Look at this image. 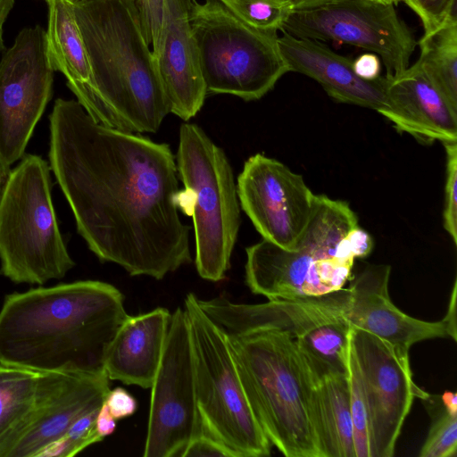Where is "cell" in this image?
Returning a JSON list of instances; mask_svg holds the SVG:
<instances>
[{
  "instance_id": "6da1fadb",
  "label": "cell",
  "mask_w": 457,
  "mask_h": 457,
  "mask_svg": "<svg viewBox=\"0 0 457 457\" xmlns=\"http://www.w3.org/2000/svg\"><path fill=\"white\" fill-rule=\"evenodd\" d=\"M50 169L101 262L162 279L192 262L170 145L96 121L76 100L50 115Z\"/></svg>"
},
{
  "instance_id": "7a4b0ae2",
  "label": "cell",
  "mask_w": 457,
  "mask_h": 457,
  "mask_svg": "<svg viewBox=\"0 0 457 457\" xmlns=\"http://www.w3.org/2000/svg\"><path fill=\"white\" fill-rule=\"evenodd\" d=\"M128 315L121 292L98 280L10 294L0 311V364L35 372H103Z\"/></svg>"
},
{
  "instance_id": "3957f363",
  "label": "cell",
  "mask_w": 457,
  "mask_h": 457,
  "mask_svg": "<svg viewBox=\"0 0 457 457\" xmlns=\"http://www.w3.org/2000/svg\"><path fill=\"white\" fill-rule=\"evenodd\" d=\"M72 7L91 87L118 129L156 132L170 109L133 0H83Z\"/></svg>"
},
{
  "instance_id": "277c9868",
  "label": "cell",
  "mask_w": 457,
  "mask_h": 457,
  "mask_svg": "<svg viewBox=\"0 0 457 457\" xmlns=\"http://www.w3.org/2000/svg\"><path fill=\"white\" fill-rule=\"evenodd\" d=\"M247 398L271 445L287 457H320L311 415L314 382L289 332L230 337Z\"/></svg>"
},
{
  "instance_id": "5b68a950",
  "label": "cell",
  "mask_w": 457,
  "mask_h": 457,
  "mask_svg": "<svg viewBox=\"0 0 457 457\" xmlns=\"http://www.w3.org/2000/svg\"><path fill=\"white\" fill-rule=\"evenodd\" d=\"M356 226L357 216L346 202L315 195L295 248L287 250L262 239L245 249L247 287L269 300L318 296L343 288L356 258L347 235Z\"/></svg>"
},
{
  "instance_id": "8992f818",
  "label": "cell",
  "mask_w": 457,
  "mask_h": 457,
  "mask_svg": "<svg viewBox=\"0 0 457 457\" xmlns=\"http://www.w3.org/2000/svg\"><path fill=\"white\" fill-rule=\"evenodd\" d=\"M176 160L184 185L182 211L193 217L196 270L205 280L220 281L241 224L232 167L222 148L194 123L179 128Z\"/></svg>"
},
{
  "instance_id": "52a82bcc",
  "label": "cell",
  "mask_w": 457,
  "mask_h": 457,
  "mask_svg": "<svg viewBox=\"0 0 457 457\" xmlns=\"http://www.w3.org/2000/svg\"><path fill=\"white\" fill-rule=\"evenodd\" d=\"M1 273L15 283L42 285L74 267L51 195L50 167L25 156L11 170L0 196Z\"/></svg>"
},
{
  "instance_id": "ba28073f",
  "label": "cell",
  "mask_w": 457,
  "mask_h": 457,
  "mask_svg": "<svg viewBox=\"0 0 457 457\" xmlns=\"http://www.w3.org/2000/svg\"><path fill=\"white\" fill-rule=\"evenodd\" d=\"M193 349L195 388L204 432L234 457H263L271 444L244 388L228 335L201 309L198 297L184 300Z\"/></svg>"
},
{
  "instance_id": "9c48e42d",
  "label": "cell",
  "mask_w": 457,
  "mask_h": 457,
  "mask_svg": "<svg viewBox=\"0 0 457 457\" xmlns=\"http://www.w3.org/2000/svg\"><path fill=\"white\" fill-rule=\"evenodd\" d=\"M189 21L207 93L257 100L289 71L278 31L248 25L220 0H193Z\"/></svg>"
},
{
  "instance_id": "30bf717a",
  "label": "cell",
  "mask_w": 457,
  "mask_h": 457,
  "mask_svg": "<svg viewBox=\"0 0 457 457\" xmlns=\"http://www.w3.org/2000/svg\"><path fill=\"white\" fill-rule=\"evenodd\" d=\"M280 31L298 38L336 41L377 54L386 78L403 73L417 41L394 4L372 0H337L294 10Z\"/></svg>"
},
{
  "instance_id": "8fae6325",
  "label": "cell",
  "mask_w": 457,
  "mask_h": 457,
  "mask_svg": "<svg viewBox=\"0 0 457 457\" xmlns=\"http://www.w3.org/2000/svg\"><path fill=\"white\" fill-rule=\"evenodd\" d=\"M144 457L181 456L204 432L198 409L191 335L187 312L171 314L159 368L151 386Z\"/></svg>"
},
{
  "instance_id": "7c38bea8",
  "label": "cell",
  "mask_w": 457,
  "mask_h": 457,
  "mask_svg": "<svg viewBox=\"0 0 457 457\" xmlns=\"http://www.w3.org/2000/svg\"><path fill=\"white\" fill-rule=\"evenodd\" d=\"M46 30L21 29L0 61V153L10 166L25 152L52 96Z\"/></svg>"
},
{
  "instance_id": "4fadbf2b",
  "label": "cell",
  "mask_w": 457,
  "mask_h": 457,
  "mask_svg": "<svg viewBox=\"0 0 457 457\" xmlns=\"http://www.w3.org/2000/svg\"><path fill=\"white\" fill-rule=\"evenodd\" d=\"M350 346L367 402L370 457H392L412 402L425 391L413 381L409 353L352 326Z\"/></svg>"
},
{
  "instance_id": "5bb4252c",
  "label": "cell",
  "mask_w": 457,
  "mask_h": 457,
  "mask_svg": "<svg viewBox=\"0 0 457 457\" xmlns=\"http://www.w3.org/2000/svg\"><path fill=\"white\" fill-rule=\"evenodd\" d=\"M237 191L240 207L262 239L287 250L296 247L315 196L302 175L259 153L245 162Z\"/></svg>"
},
{
  "instance_id": "9a60e30c",
  "label": "cell",
  "mask_w": 457,
  "mask_h": 457,
  "mask_svg": "<svg viewBox=\"0 0 457 457\" xmlns=\"http://www.w3.org/2000/svg\"><path fill=\"white\" fill-rule=\"evenodd\" d=\"M109 391L105 371L37 372L33 412L10 457H36L44 446L63 436L79 417L99 409Z\"/></svg>"
},
{
  "instance_id": "2e32d148",
  "label": "cell",
  "mask_w": 457,
  "mask_h": 457,
  "mask_svg": "<svg viewBox=\"0 0 457 457\" xmlns=\"http://www.w3.org/2000/svg\"><path fill=\"white\" fill-rule=\"evenodd\" d=\"M390 272L389 265H368L352 280L345 313L350 325L404 353L426 339L450 337L456 341L457 327L445 317L439 321L421 320L393 303L388 293Z\"/></svg>"
},
{
  "instance_id": "e0dca14e",
  "label": "cell",
  "mask_w": 457,
  "mask_h": 457,
  "mask_svg": "<svg viewBox=\"0 0 457 457\" xmlns=\"http://www.w3.org/2000/svg\"><path fill=\"white\" fill-rule=\"evenodd\" d=\"M349 288L322 295L267 303H237L225 297L200 300L201 309L228 336L237 337L262 329L289 332L294 337L323 321L345 317Z\"/></svg>"
},
{
  "instance_id": "ac0fdd59",
  "label": "cell",
  "mask_w": 457,
  "mask_h": 457,
  "mask_svg": "<svg viewBox=\"0 0 457 457\" xmlns=\"http://www.w3.org/2000/svg\"><path fill=\"white\" fill-rule=\"evenodd\" d=\"M192 1L164 0L162 31L153 51L170 112L185 121L199 112L208 94L189 21Z\"/></svg>"
},
{
  "instance_id": "d6986e66",
  "label": "cell",
  "mask_w": 457,
  "mask_h": 457,
  "mask_svg": "<svg viewBox=\"0 0 457 457\" xmlns=\"http://www.w3.org/2000/svg\"><path fill=\"white\" fill-rule=\"evenodd\" d=\"M386 106L378 112L398 131L423 144L457 141V109L417 61L394 78L385 77Z\"/></svg>"
},
{
  "instance_id": "ffe728a7",
  "label": "cell",
  "mask_w": 457,
  "mask_h": 457,
  "mask_svg": "<svg viewBox=\"0 0 457 457\" xmlns=\"http://www.w3.org/2000/svg\"><path fill=\"white\" fill-rule=\"evenodd\" d=\"M282 32L278 46L289 71L308 76L337 102L373 109L386 106L385 77L365 80L356 75L353 61L316 40Z\"/></svg>"
},
{
  "instance_id": "44dd1931",
  "label": "cell",
  "mask_w": 457,
  "mask_h": 457,
  "mask_svg": "<svg viewBox=\"0 0 457 457\" xmlns=\"http://www.w3.org/2000/svg\"><path fill=\"white\" fill-rule=\"evenodd\" d=\"M171 314L164 307L128 317L107 350L104 370L110 380L150 388L163 353Z\"/></svg>"
},
{
  "instance_id": "7402d4cb",
  "label": "cell",
  "mask_w": 457,
  "mask_h": 457,
  "mask_svg": "<svg viewBox=\"0 0 457 457\" xmlns=\"http://www.w3.org/2000/svg\"><path fill=\"white\" fill-rule=\"evenodd\" d=\"M311 415L320 457H355L348 374L314 383Z\"/></svg>"
},
{
  "instance_id": "603a6c76",
  "label": "cell",
  "mask_w": 457,
  "mask_h": 457,
  "mask_svg": "<svg viewBox=\"0 0 457 457\" xmlns=\"http://www.w3.org/2000/svg\"><path fill=\"white\" fill-rule=\"evenodd\" d=\"M46 2L48 6L46 52L53 70L65 76L68 87H91L90 66L72 3L69 0Z\"/></svg>"
},
{
  "instance_id": "cb8c5ba5",
  "label": "cell",
  "mask_w": 457,
  "mask_h": 457,
  "mask_svg": "<svg viewBox=\"0 0 457 457\" xmlns=\"http://www.w3.org/2000/svg\"><path fill=\"white\" fill-rule=\"evenodd\" d=\"M351 325L345 317L314 325L295 337L314 383L348 374Z\"/></svg>"
},
{
  "instance_id": "d4e9b609",
  "label": "cell",
  "mask_w": 457,
  "mask_h": 457,
  "mask_svg": "<svg viewBox=\"0 0 457 457\" xmlns=\"http://www.w3.org/2000/svg\"><path fill=\"white\" fill-rule=\"evenodd\" d=\"M417 60L450 104L457 109V18L449 13L422 22Z\"/></svg>"
},
{
  "instance_id": "484cf974",
  "label": "cell",
  "mask_w": 457,
  "mask_h": 457,
  "mask_svg": "<svg viewBox=\"0 0 457 457\" xmlns=\"http://www.w3.org/2000/svg\"><path fill=\"white\" fill-rule=\"evenodd\" d=\"M37 372L0 364V457L10 454L33 412Z\"/></svg>"
},
{
  "instance_id": "4316f807",
  "label": "cell",
  "mask_w": 457,
  "mask_h": 457,
  "mask_svg": "<svg viewBox=\"0 0 457 457\" xmlns=\"http://www.w3.org/2000/svg\"><path fill=\"white\" fill-rule=\"evenodd\" d=\"M422 400L431 425L419 456L453 457L457 450V397L456 393L445 391L442 395L425 392Z\"/></svg>"
},
{
  "instance_id": "83f0119b",
  "label": "cell",
  "mask_w": 457,
  "mask_h": 457,
  "mask_svg": "<svg viewBox=\"0 0 457 457\" xmlns=\"http://www.w3.org/2000/svg\"><path fill=\"white\" fill-rule=\"evenodd\" d=\"M248 25L264 30H280L294 11L289 0H220Z\"/></svg>"
},
{
  "instance_id": "f1b7e54d",
  "label": "cell",
  "mask_w": 457,
  "mask_h": 457,
  "mask_svg": "<svg viewBox=\"0 0 457 457\" xmlns=\"http://www.w3.org/2000/svg\"><path fill=\"white\" fill-rule=\"evenodd\" d=\"M348 383L355 457H370L367 402L359 367L351 346L348 358Z\"/></svg>"
},
{
  "instance_id": "f546056e",
  "label": "cell",
  "mask_w": 457,
  "mask_h": 457,
  "mask_svg": "<svg viewBox=\"0 0 457 457\" xmlns=\"http://www.w3.org/2000/svg\"><path fill=\"white\" fill-rule=\"evenodd\" d=\"M446 153L444 228L457 245V141L443 143Z\"/></svg>"
},
{
  "instance_id": "4dcf8cb0",
  "label": "cell",
  "mask_w": 457,
  "mask_h": 457,
  "mask_svg": "<svg viewBox=\"0 0 457 457\" xmlns=\"http://www.w3.org/2000/svg\"><path fill=\"white\" fill-rule=\"evenodd\" d=\"M99 409L79 417L63 435L71 447V457L82 452L87 446L103 441L96 429V419Z\"/></svg>"
},
{
  "instance_id": "1f68e13d",
  "label": "cell",
  "mask_w": 457,
  "mask_h": 457,
  "mask_svg": "<svg viewBox=\"0 0 457 457\" xmlns=\"http://www.w3.org/2000/svg\"><path fill=\"white\" fill-rule=\"evenodd\" d=\"M140 23L152 51L157 47L164 10V0H133Z\"/></svg>"
},
{
  "instance_id": "d6a6232c",
  "label": "cell",
  "mask_w": 457,
  "mask_h": 457,
  "mask_svg": "<svg viewBox=\"0 0 457 457\" xmlns=\"http://www.w3.org/2000/svg\"><path fill=\"white\" fill-rule=\"evenodd\" d=\"M234 457L220 441L203 432L192 439L180 457Z\"/></svg>"
},
{
  "instance_id": "836d02e7",
  "label": "cell",
  "mask_w": 457,
  "mask_h": 457,
  "mask_svg": "<svg viewBox=\"0 0 457 457\" xmlns=\"http://www.w3.org/2000/svg\"><path fill=\"white\" fill-rule=\"evenodd\" d=\"M104 403L111 414L120 420L133 415L137 409L136 398L122 387H115L109 391Z\"/></svg>"
},
{
  "instance_id": "e575fe53",
  "label": "cell",
  "mask_w": 457,
  "mask_h": 457,
  "mask_svg": "<svg viewBox=\"0 0 457 457\" xmlns=\"http://www.w3.org/2000/svg\"><path fill=\"white\" fill-rule=\"evenodd\" d=\"M404 3L419 17L443 16L456 12V0H405Z\"/></svg>"
},
{
  "instance_id": "d590c367",
  "label": "cell",
  "mask_w": 457,
  "mask_h": 457,
  "mask_svg": "<svg viewBox=\"0 0 457 457\" xmlns=\"http://www.w3.org/2000/svg\"><path fill=\"white\" fill-rule=\"evenodd\" d=\"M353 71L365 80H375L380 74V58L373 53H366L353 61Z\"/></svg>"
},
{
  "instance_id": "8d00e7d4",
  "label": "cell",
  "mask_w": 457,
  "mask_h": 457,
  "mask_svg": "<svg viewBox=\"0 0 457 457\" xmlns=\"http://www.w3.org/2000/svg\"><path fill=\"white\" fill-rule=\"evenodd\" d=\"M347 237L356 258H364L371 253L373 239L367 231L359 226L353 228L348 233Z\"/></svg>"
},
{
  "instance_id": "74e56055",
  "label": "cell",
  "mask_w": 457,
  "mask_h": 457,
  "mask_svg": "<svg viewBox=\"0 0 457 457\" xmlns=\"http://www.w3.org/2000/svg\"><path fill=\"white\" fill-rule=\"evenodd\" d=\"M116 420H117L111 414L104 402L98 410L96 419V429L97 434L102 438L111 436L116 429Z\"/></svg>"
},
{
  "instance_id": "f35d334b",
  "label": "cell",
  "mask_w": 457,
  "mask_h": 457,
  "mask_svg": "<svg viewBox=\"0 0 457 457\" xmlns=\"http://www.w3.org/2000/svg\"><path fill=\"white\" fill-rule=\"evenodd\" d=\"M15 0H0V52L4 49L3 30L4 24L13 8Z\"/></svg>"
},
{
  "instance_id": "ab89813d",
  "label": "cell",
  "mask_w": 457,
  "mask_h": 457,
  "mask_svg": "<svg viewBox=\"0 0 457 457\" xmlns=\"http://www.w3.org/2000/svg\"><path fill=\"white\" fill-rule=\"evenodd\" d=\"M294 6V10H302L313 8L337 0H289Z\"/></svg>"
},
{
  "instance_id": "60d3db41",
  "label": "cell",
  "mask_w": 457,
  "mask_h": 457,
  "mask_svg": "<svg viewBox=\"0 0 457 457\" xmlns=\"http://www.w3.org/2000/svg\"><path fill=\"white\" fill-rule=\"evenodd\" d=\"M11 172L10 165L5 162L0 153V196Z\"/></svg>"
},
{
  "instance_id": "b9f144b4",
  "label": "cell",
  "mask_w": 457,
  "mask_h": 457,
  "mask_svg": "<svg viewBox=\"0 0 457 457\" xmlns=\"http://www.w3.org/2000/svg\"><path fill=\"white\" fill-rule=\"evenodd\" d=\"M372 1H376V2H379V3H383V4H396V3H399V2H404L405 0H372Z\"/></svg>"
},
{
  "instance_id": "7bdbcfd3",
  "label": "cell",
  "mask_w": 457,
  "mask_h": 457,
  "mask_svg": "<svg viewBox=\"0 0 457 457\" xmlns=\"http://www.w3.org/2000/svg\"><path fill=\"white\" fill-rule=\"evenodd\" d=\"M69 1L71 3H76V2H79V1H83V0H69Z\"/></svg>"
},
{
  "instance_id": "ee69618b",
  "label": "cell",
  "mask_w": 457,
  "mask_h": 457,
  "mask_svg": "<svg viewBox=\"0 0 457 457\" xmlns=\"http://www.w3.org/2000/svg\"><path fill=\"white\" fill-rule=\"evenodd\" d=\"M45 1H46V0H45Z\"/></svg>"
}]
</instances>
